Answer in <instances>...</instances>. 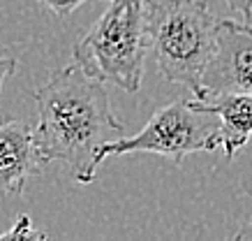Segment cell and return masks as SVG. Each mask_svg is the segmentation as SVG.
<instances>
[{"label": "cell", "mask_w": 252, "mask_h": 241, "mask_svg": "<svg viewBox=\"0 0 252 241\" xmlns=\"http://www.w3.org/2000/svg\"><path fill=\"white\" fill-rule=\"evenodd\" d=\"M35 104L37 128L32 139L42 163L58 160L74 181L91 183L102 146L123 137L125 130L111 111L104 81L72 63L35 91Z\"/></svg>", "instance_id": "6da1fadb"}, {"label": "cell", "mask_w": 252, "mask_h": 241, "mask_svg": "<svg viewBox=\"0 0 252 241\" xmlns=\"http://www.w3.org/2000/svg\"><path fill=\"white\" fill-rule=\"evenodd\" d=\"M215 14L206 0H144L148 49H153L162 77L201 91V72L215 47Z\"/></svg>", "instance_id": "7a4b0ae2"}, {"label": "cell", "mask_w": 252, "mask_h": 241, "mask_svg": "<svg viewBox=\"0 0 252 241\" xmlns=\"http://www.w3.org/2000/svg\"><path fill=\"white\" fill-rule=\"evenodd\" d=\"M107 12L74 44V63L91 77L137 93L144 77L148 35L144 0H109Z\"/></svg>", "instance_id": "3957f363"}, {"label": "cell", "mask_w": 252, "mask_h": 241, "mask_svg": "<svg viewBox=\"0 0 252 241\" xmlns=\"http://www.w3.org/2000/svg\"><path fill=\"white\" fill-rule=\"evenodd\" d=\"M220 148V121L213 111L199 107L194 100H176L130 137H118L99 151V165L109 156L121 153H158L181 165L190 153L218 151Z\"/></svg>", "instance_id": "277c9868"}, {"label": "cell", "mask_w": 252, "mask_h": 241, "mask_svg": "<svg viewBox=\"0 0 252 241\" xmlns=\"http://www.w3.org/2000/svg\"><path fill=\"white\" fill-rule=\"evenodd\" d=\"M229 91L252 93V28L245 21L220 19L197 98Z\"/></svg>", "instance_id": "5b68a950"}, {"label": "cell", "mask_w": 252, "mask_h": 241, "mask_svg": "<svg viewBox=\"0 0 252 241\" xmlns=\"http://www.w3.org/2000/svg\"><path fill=\"white\" fill-rule=\"evenodd\" d=\"M42 170L31 128L23 121L0 118V195H21L26 181Z\"/></svg>", "instance_id": "8992f818"}, {"label": "cell", "mask_w": 252, "mask_h": 241, "mask_svg": "<svg viewBox=\"0 0 252 241\" xmlns=\"http://www.w3.org/2000/svg\"><path fill=\"white\" fill-rule=\"evenodd\" d=\"M199 107L213 111L220 121V148L231 160L252 137V93L229 91L206 98H194Z\"/></svg>", "instance_id": "52a82bcc"}, {"label": "cell", "mask_w": 252, "mask_h": 241, "mask_svg": "<svg viewBox=\"0 0 252 241\" xmlns=\"http://www.w3.org/2000/svg\"><path fill=\"white\" fill-rule=\"evenodd\" d=\"M0 239H19V241H23V239H44V234L32 227V223H31V218L28 216H21L9 232L0 234Z\"/></svg>", "instance_id": "ba28073f"}, {"label": "cell", "mask_w": 252, "mask_h": 241, "mask_svg": "<svg viewBox=\"0 0 252 241\" xmlns=\"http://www.w3.org/2000/svg\"><path fill=\"white\" fill-rule=\"evenodd\" d=\"M44 7H49L54 14H58V16H69L74 9H79L81 5H86V2H91V0H39Z\"/></svg>", "instance_id": "9c48e42d"}, {"label": "cell", "mask_w": 252, "mask_h": 241, "mask_svg": "<svg viewBox=\"0 0 252 241\" xmlns=\"http://www.w3.org/2000/svg\"><path fill=\"white\" fill-rule=\"evenodd\" d=\"M224 2H227V7H229L231 12L241 19V21L250 24V19H252V0H224Z\"/></svg>", "instance_id": "30bf717a"}, {"label": "cell", "mask_w": 252, "mask_h": 241, "mask_svg": "<svg viewBox=\"0 0 252 241\" xmlns=\"http://www.w3.org/2000/svg\"><path fill=\"white\" fill-rule=\"evenodd\" d=\"M14 68H16V58H12V56H0V93H2L5 79L14 72Z\"/></svg>", "instance_id": "8fae6325"}]
</instances>
